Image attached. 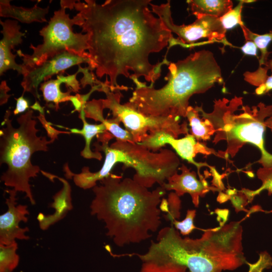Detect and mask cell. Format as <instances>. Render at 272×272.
Here are the masks:
<instances>
[{
	"mask_svg": "<svg viewBox=\"0 0 272 272\" xmlns=\"http://www.w3.org/2000/svg\"><path fill=\"white\" fill-rule=\"evenodd\" d=\"M257 175L262 181L261 187L255 190L245 189L242 190V192L246 195L248 202L251 201L255 195L263 190H267L269 195L272 193V166L260 168L257 171Z\"/></svg>",
	"mask_w": 272,
	"mask_h": 272,
	"instance_id": "d4e9b609",
	"label": "cell"
},
{
	"mask_svg": "<svg viewBox=\"0 0 272 272\" xmlns=\"http://www.w3.org/2000/svg\"><path fill=\"white\" fill-rule=\"evenodd\" d=\"M181 173L175 172L169 177L162 186L166 190H173L179 197L188 193L195 207L199 205V197H203L210 190H216L217 188L209 186L203 178L199 179L196 173L190 171L185 165L181 164L179 167Z\"/></svg>",
	"mask_w": 272,
	"mask_h": 272,
	"instance_id": "5bb4252c",
	"label": "cell"
},
{
	"mask_svg": "<svg viewBox=\"0 0 272 272\" xmlns=\"http://www.w3.org/2000/svg\"><path fill=\"white\" fill-rule=\"evenodd\" d=\"M267 65L269 66V69L271 70L272 72V59L268 61Z\"/></svg>",
	"mask_w": 272,
	"mask_h": 272,
	"instance_id": "e575fe53",
	"label": "cell"
},
{
	"mask_svg": "<svg viewBox=\"0 0 272 272\" xmlns=\"http://www.w3.org/2000/svg\"><path fill=\"white\" fill-rule=\"evenodd\" d=\"M272 90V75L268 78L264 85L257 87L255 93L258 95L264 94Z\"/></svg>",
	"mask_w": 272,
	"mask_h": 272,
	"instance_id": "1f68e13d",
	"label": "cell"
},
{
	"mask_svg": "<svg viewBox=\"0 0 272 272\" xmlns=\"http://www.w3.org/2000/svg\"><path fill=\"white\" fill-rule=\"evenodd\" d=\"M269 69L268 65L264 67L259 66L258 69L254 72H246L243 75L244 80L257 87L263 85L268 78L267 73Z\"/></svg>",
	"mask_w": 272,
	"mask_h": 272,
	"instance_id": "f1b7e54d",
	"label": "cell"
},
{
	"mask_svg": "<svg viewBox=\"0 0 272 272\" xmlns=\"http://www.w3.org/2000/svg\"><path fill=\"white\" fill-rule=\"evenodd\" d=\"M245 39L246 41L253 42L257 49L261 52V56L259 59V66H267L268 61L267 58L270 53L267 51V47L269 43L272 41V31L269 33L264 34H258L251 32L244 24L240 26Z\"/></svg>",
	"mask_w": 272,
	"mask_h": 272,
	"instance_id": "603a6c76",
	"label": "cell"
},
{
	"mask_svg": "<svg viewBox=\"0 0 272 272\" xmlns=\"http://www.w3.org/2000/svg\"><path fill=\"white\" fill-rule=\"evenodd\" d=\"M254 1H240L238 5L232 8L223 16L220 18L223 27L227 30L231 29L237 25H244L241 18V12L243 4L253 2Z\"/></svg>",
	"mask_w": 272,
	"mask_h": 272,
	"instance_id": "4316f807",
	"label": "cell"
},
{
	"mask_svg": "<svg viewBox=\"0 0 272 272\" xmlns=\"http://www.w3.org/2000/svg\"><path fill=\"white\" fill-rule=\"evenodd\" d=\"M5 191L9 194V197L6 198L8 210L0 216V244L8 245L16 241V239L30 238L25 234L29 229L19 226L21 222H28L27 215H29V212L27 205H17V192L15 190L6 189Z\"/></svg>",
	"mask_w": 272,
	"mask_h": 272,
	"instance_id": "4fadbf2b",
	"label": "cell"
},
{
	"mask_svg": "<svg viewBox=\"0 0 272 272\" xmlns=\"http://www.w3.org/2000/svg\"><path fill=\"white\" fill-rule=\"evenodd\" d=\"M98 91L106 95V98L102 99L104 108L109 109L112 118L123 124L137 143H143L150 135L159 132L168 133L175 138L188 133L187 122L180 123V117L147 116L127 103L121 104L120 100L123 96L121 90L112 91L105 82L101 83Z\"/></svg>",
	"mask_w": 272,
	"mask_h": 272,
	"instance_id": "9c48e42d",
	"label": "cell"
},
{
	"mask_svg": "<svg viewBox=\"0 0 272 272\" xmlns=\"http://www.w3.org/2000/svg\"><path fill=\"white\" fill-rule=\"evenodd\" d=\"M16 241L10 245L0 244V272H12L18 266L19 256Z\"/></svg>",
	"mask_w": 272,
	"mask_h": 272,
	"instance_id": "cb8c5ba5",
	"label": "cell"
},
{
	"mask_svg": "<svg viewBox=\"0 0 272 272\" xmlns=\"http://www.w3.org/2000/svg\"><path fill=\"white\" fill-rule=\"evenodd\" d=\"M67 9H75L83 18L82 32L89 35L88 53L96 77L106 76L110 90H125L117 79L144 78L153 85L159 79L166 57L152 64L150 55L169 46L174 37L162 20L149 9L151 0L64 1Z\"/></svg>",
	"mask_w": 272,
	"mask_h": 272,
	"instance_id": "6da1fadb",
	"label": "cell"
},
{
	"mask_svg": "<svg viewBox=\"0 0 272 272\" xmlns=\"http://www.w3.org/2000/svg\"><path fill=\"white\" fill-rule=\"evenodd\" d=\"M83 63H86L88 65L90 64L89 54L82 55L65 51L48 59L39 65L29 67L24 66L25 71L21 83L23 89V93L29 92L36 99L40 100L38 86L42 81H46L53 75L64 72L70 67Z\"/></svg>",
	"mask_w": 272,
	"mask_h": 272,
	"instance_id": "8fae6325",
	"label": "cell"
},
{
	"mask_svg": "<svg viewBox=\"0 0 272 272\" xmlns=\"http://www.w3.org/2000/svg\"><path fill=\"white\" fill-rule=\"evenodd\" d=\"M180 208V200L175 192L170 193L167 199L163 198L160 205L161 211L167 213L165 218L171 223L179 218Z\"/></svg>",
	"mask_w": 272,
	"mask_h": 272,
	"instance_id": "484cf974",
	"label": "cell"
},
{
	"mask_svg": "<svg viewBox=\"0 0 272 272\" xmlns=\"http://www.w3.org/2000/svg\"><path fill=\"white\" fill-rule=\"evenodd\" d=\"M24 94L18 98H15L16 100V108L13 111L14 114L16 115L22 112H24L29 108V103L28 101L24 98Z\"/></svg>",
	"mask_w": 272,
	"mask_h": 272,
	"instance_id": "f546056e",
	"label": "cell"
},
{
	"mask_svg": "<svg viewBox=\"0 0 272 272\" xmlns=\"http://www.w3.org/2000/svg\"><path fill=\"white\" fill-rule=\"evenodd\" d=\"M40 1L31 8L17 7L10 4V1L1 0L0 16L12 18L23 23L30 24L33 22L43 23L47 21L45 16L48 13L49 6L42 8L38 6Z\"/></svg>",
	"mask_w": 272,
	"mask_h": 272,
	"instance_id": "d6986e66",
	"label": "cell"
},
{
	"mask_svg": "<svg viewBox=\"0 0 272 272\" xmlns=\"http://www.w3.org/2000/svg\"><path fill=\"white\" fill-rule=\"evenodd\" d=\"M12 111H6L0 130V164H6L7 170L1 176V181L17 192L25 193L32 205L36 203L29 181L41 171L31 162L32 155L39 151L46 152L48 145L57 137L47 140L45 136H38L36 117L33 110H28L17 119L18 126L14 127L10 118Z\"/></svg>",
	"mask_w": 272,
	"mask_h": 272,
	"instance_id": "8992f818",
	"label": "cell"
},
{
	"mask_svg": "<svg viewBox=\"0 0 272 272\" xmlns=\"http://www.w3.org/2000/svg\"><path fill=\"white\" fill-rule=\"evenodd\" d=\"M78 71L75 74L63 76L57 75L55 80H50L42 83L39 89L42 91L46 103L54 104V108L57 111L59 108V103L70 101L73 91L79 92L81 89L79 81L76 79Z\"/></svg>",
	"mask_w": 272,
	"mask_h": 272,
	"instance_id": "2e32d148",
	"label": "cell"
},
{
	"mask_svg": "<svg viewBox=\"0 0 272 272\" xmlns=\"http://www.w3.org/2000/svg\"><path fill=\"white\" fill-rule=\"evenodd\" d=\"M0 24L3 35L0 41V76L9 70H15L19 75H23L25 71L24 66L16 63V55H14L11 50L22 43V37L25 33L20 31L21 26L16 20H0Z\"/></svg>",
	"mask_w": 272,
	"mask_h": 272,
	"instance_id": "9a60e30c",
	"label": "cell"
},
{
	"mask_svg": "<svg viewBox=\"0 0 272 272\" xmlns=\"http://www.w3.org/2000/svg\"><path fill=\"white\" fill-rule=\"evenodd\" d=\"M167 83L160 89L147 86L138 79L129 105L153 117H186L190 97L203 93L216 83L223 82L221 70L214 54L201 50L168 65Z\"/></svg>",
	"mask_w": 272,
	"mask_h": 272,
	"instance_id": "277c9868",
	"label": "cell"
},
{
	"mask_svg": "<svg viewBox=\"0 0 272 272\" xmlns=\"http://www.w3.org/2000/svg\"><path fill=\"white\" fill-rule=\"evenodd\" d=\"M195 216V210H188L184 220L181 221L175 220L172 222V224L174 226L176 230L180 231V234L182 235H187L196 229L194 225V219Z\"/></svg>",
	"mask_w": 272,
	"mask_h": 272,
	"instance_id": "83f0119b",
	"label": "cell"
},
{
	"mask_svg": "<svg viewBox=\"0 0 272 272\" xmlns=\"http://www.w3.org/2000/svg\"><path fill=\"white\" fill-rule=\"evenodd\" d=\"M60 9L54 12L47 25L39 31L43 38L42 43L34 46L32 44L30 48L32 49L31 54L24 53L21 50H17V54L21 58L24 67L37 66L48 59L65 51L79 55H88L86 50L89 49V35L82 32L75 33L73 26L81 27L83 18L78 13L73 18L65 13L67 9L63 1L60 2Z\"/></svg>",
	"mask_w": 272,
	"mask_h": 272,
	"instance_id": "ba28073f",
	"label": "cell"
},
{
	"mask_svg": "<svg viewBox=\"0 0 272 272\" xmlns=\"http://www.w3.org/2000/svg\"><path fill=\"white\" fill-rule=\"evenodd\" d=\"M186 117L189 121L191 134L197 141L210 140L211 137L216 132L213 124L201 114L199 107H193L189 106L187 110Z\"/></svg>",
	"mask_w": 272,
	"mask_h": 272,
	"instance_id": "7402d4cb",
	"label": "cell"
},
{
	"mask_svg": "<svg viewBox=\"0 0 272 272\" xmlns=\"http://www.w3.org/2000/svg\"><path fill=\"white\" fill-rule=\"evenodd\" d=\"M240 222H232L207 230L197 239L182 238L173 225L161 229L148 251L137 255L140 272H221L246 263Z\"/></svg>",
	"mask_w": 272,
	"mask_h": 272,
	"instance_id": "7a4b0ae2",
	"label": "cell"
},
{
	"mask_svg": "<svg viewBox=\"0 0 272 272\" xmlns=\"http://www.w3.org/2000/svg\"><path fill=\"white\" fill-rule=\"evenodd\" d=\"M85 117L83 107L80 111L79 115V118L83 122L82 129L69 128V129L71 133L80 134L84 137L85 141V146L81 152V155L83 158L88 159H95L100 161L102 159L101 153L98 151H92L91 150L90 145L93 138L95 136H97L107 131L105 126L102 123L99 124H89L86 120Z\"/></svg>",
	"mask_w": 272,
	"mask_h": 272,
	"instance_id": "44dd1931",
	"label": "cell"
},
{
	"mask_svg": "<svg viewBox=\"0 0 272 272\" xmlns=\"http://www.w3.org/2000/svg\"><path fill=\"white\" fill-rule=\"evenodd\" d=\"M55 177L62 182L63 188L53 197V202L50 205V207L54 209V213L47 216L39 213L37 216L39 227L42 230L48 229L50 226L62 219L73 208L71 189L69 183L60 177Z\"/></svg>",
	"mask_w": 272,
	"mask_h": 272,
	"instance_id": "e0dca14e",
	"label": "cell"
},
{
	"mask_svg": "<svg viewBox=\"0 0 272 272\" xmlns=\"http://www.w3.org/2000/svg\"><path fill=\"white\" fill-rule=\"evenodd\" d=\"M114 137L108 131L97 135L98 142L93 145L96 151H103L105 160L101 168L92 172L84 167L80 173L71 172L76 186L83 189L93 188L97 182L108 176L114 166L122 163L123 168H131L135 171L133 179L148 188L157 183L162 186L175 172L180 166L176 154L167 148L152 151L139 143L118 141L109 146Z\"/></svg>",
	"mask_w": 272,
	"mask_h": 272,
	"instance_id": "5b68a950",
	"label": "cell"
},
{
	"mask_svg": "<svg viewBox=\"0 0 272 272\" xmlns=\"http://www.w3.org/2000/svg\"><path fill=\"white\" fill-rule=\"evenodd\" d=\"M266 127L269 128L272 131V116L268 117L266 119Z\"/></svg>",
	"mask_w": 272,
	"mask_h": 272,
	"instance_id": "836d02e7",
	"label": "cell"
},
{
	"mask_svg": "<svg viewBox=\"0 0 272 272\" xmlns=\"http://www.w3.org/2000/svg\"><path fill=\"white\" fill-rule=\"evenodd\" d=\"M186 2L196 18L209 16L220 19L233 8L230 0H189Z\"/></svg>",
	"mask_w": 272,
	"mask_h": 272,
	"instance_id": "ffe728a7",
	"label": "cell"
},
{
	"mask_svg": "<svg viewBox=\"0 0 272 272\" xmlns=\"http://www.w3.org/2000/svg\"><path fill=\"white\" fill-rule=\"evenodd\" d=\"M152 11L159 17L167 28L177 35L173 38L169 47L179 45L185 47H192L196 45V42L202 38H207L211 43L219 42L224 45L231 46L226 39V30L223 27L219 18L204 16L196 18L189 25L175 24L171 16L170 1L160 5L150 3Z\"/></svg>",
	"mask_w": 272,
	"mask_h": 272,
	"instance_id": "30bf717a",
	"label": "cell"
},
{
	"mask_svg": "<svg viewBox=\"0 0 272 272\" xmlns=\"http://www.w3.org/2000/svg\"><path fill=\"white\" fill-rule=\"evenodd\" d=\"M104 109L101 99L87 101L84 107L85 117L104 124L107 131L115 137L116 140L135 143L131 134L125 129L121 128L118 121L112 118H104Z\"/></svg>",
	"mask_w": 272,
	"mask_h": 272,
	"instance_id": "ac0fdd59",
	"label": "cell"
},
{
	"mask_svg": "<svg viewBox=\"0 0 272 272\" xmlns=\"http://www.w3.org/2000/svg\"><path fill=\"white\" fill-rule=\"evenodd\" d=\"M92 188L90 213L104 223L106 235L116 246L139 243L158 230L164 188L151 191L133 178L112 173Z\"/></svg>",
	"mask_w": 272,
	"mask_h": 272,
	"instance_id": "3957f363",
	"label": "cell"
},
{
	"mask_svg": "<svg viewBox=\"0 0 272 272\" xmlns=\"http://www.w3.org/2000/svg\"><path fill=\"white\" fill-rule=\"evenodd\" d=\"M139 144L154 152L159 151L166 145H169L182 159L197 167V174L200 179L203 178L200 173V169L203 166H209L205 163L195 161L194 157L197 154L206 155L215 154L214 150L208 148L189 133L178 139L168 133L159 132L150 135L147 140Z\"/></svg>",
	"mask_w": 272,
	"mask_h": 272,
	"instance_id": "7c38bea8",
	"label": "cell"
},
{
	"mask_svg": "<svg viewBox=\"0 0 272 272\" xmlns=\"http://www.w3.org/2000/svg\"><path fill=\"white\" fill-rule=\"evenodd\" d=\"M242 104V98L235 97L231 101L226 98L216 100L212 113H206L201 109L203 115L213 124L216 131L215 141L225 140L228 143L227 156H235L239 149L246 143L255 146L261 152L258 162L263 167L272 166V155L267 152L264 146V133L266 119L272 116V104L263 103L250 108L242 106V112L234 114Z\"/></svg>",
	"mask_w": 272,
	"mask_h": 272,
	"instance_id": "52a82bcc",
	"label": "cell"
},
{
	"mask_svg": "<svg viewBox=\"0 0 272 272\" xmlns=\"http://www.w3.org/2000/svg\"><path fill=\"white\" fill-rule=\"evenodd\" d=\"M1 105L6 103L10 96L7 94V92L10 90L6 81H3L1 84Z\"/></svg>",
	"mask_w": 272,
	"mask_h": 272,
	"instance_id": "d6a6232c",
	"label": "cell"
},
{
	"mask_svg": "<svg viewBox=\"0 0 272 272\" xmlns=\"http://www.w3.org/2000/svg\"><path fill=\"white\" fill-rule=\"evenodd\" d=\"M242 52L246 55L256 56L257 48L255 44L251 41H246L241 47Z\"/></svg>",
	"mask_w": 272,
	"mask_h": 272,
	"instance_id": "4dcf8cb0",
	"label": "cell"
}]
</instances>
